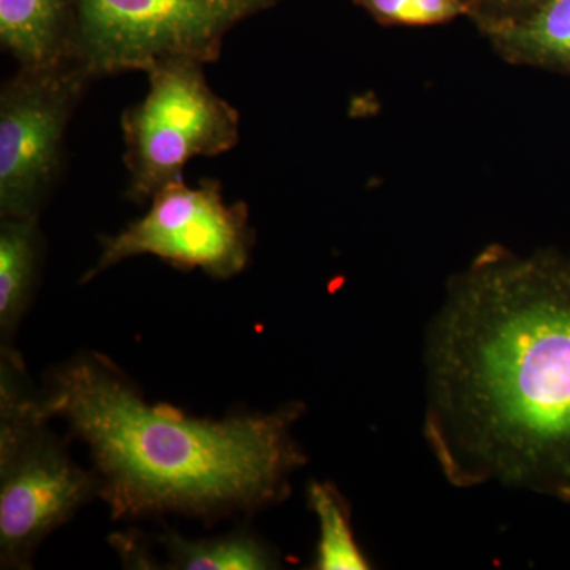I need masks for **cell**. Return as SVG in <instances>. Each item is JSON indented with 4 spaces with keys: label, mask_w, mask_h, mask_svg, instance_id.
<instances>
[{
    "label": "cell",
    "mask_w": 570,
    "mask_h": 570,
    "mask_svg": "<svg viewBox=\"0 0 570 570\" xmlns=\"http://www.w3.org/2000/svg\"><path fill=\"white\" fill-rule=\"evenodd\" d=\"M425 348V436L449 482L570 502V254L485 247Z\"/></svg>",
    "instance_id": "obj_1"
},
{
    "label": "cell",
    "mask_w": 570,
    "mask_h": 570,
    "mask_svg": "<svg viewBox=\"0 0 570 570\" xmlns=\"http://www.w3.org/2000/svg\"><path fill=\"white\" fill-rule=\"evenodd\" d=\"M88 445L97 494L116 520L179 513L214 519L279 501L305 463L292 434L298 403L269 414L187 417L151 406L102 355L56 367L37 397Z\"/></svg>",
    "instance_id": "obj_2"
},
{
    "label": "cell",
    "mask_w": 570,
    "mask_h": 570,
    "mask_svg": "<svg viewBox=\"0 0 570 570\" xmlns=\"http://www.w3.org/2000/svg\"><path fill=\"white\" fill-rule=\"evenodd\" d=\"M21 360L2 352L0 389V557L26 568L41 540L97 494L96 475L73 463L22 389Z\"/></svg>",
    "instance_id": "obj_3"
},
{
    "label": "cell",
    "mask_w": 570,
    "mask_h": 570,
    "mask_svg": "<svg viewBox=\"0 0 570 570\" xmlns=\"http://www.w3.org/2000/svg\"><path fill=\"white\" fill-rule=\"evenodd\" d=\"M250 0H77L69 56L89 77L148 71L170 59L216 61Z\"/></svg>",
    "instance_id": "obj_4"
},
{
    "label": "cell",
    "mask_w": 570,
    "mask_h": 570,
    "mask_svg": "<svg viewBox=\"0 0 570 570\" xmlns=\"http://www.w3.org/2000/svg\"><path fill=\"white\" fill-rule=\"evenodd\" d=\"M204 62L170 59L151 67L149 91L122 116L129 194L153 198L183 178L194 157L230 151L239 138V115L209 88Z\"/></svg>",
    "instance_id": "obj_5"
},
{
    "label": "cell",
    "mask_w": 570,
    "mask_h": 570,
    "mask_svg": "<svg viewBox=\"0 0 570 570\" xmlns=\"http://www.w3.org/2000/svg\"><path fill=\"white\" fill-rule=\"evenodd\" d=\"M149 212L102 242V254L85 281L137 255L163 258L181 269L232 277L249 262L253 232L245 204L228 205L220 184L190 187L183 178L153 195Z\"/></svg>",
    "instance_id": "obj_6"
},
{
    "label": "cell",
    "mask_w": 570,
    "mask_h": 570,
    "mask_svg": "<svg viewBox=\"0 0 570 570\" xmlns=\"http://www.w3.org/2000/svg\"><path fill=\"white\" fill-rule=\"evenodd\" d=\"M89 73L71 56L21 67L0 94V214L33 217L61 168L63 135Z\"/></svg>",
    "instance_id": "obj_7"
},
{
    "label": "cell",
    "mask_w": 570,
    "mask_h": 570,
    "mask_svg": "<svg viewBox=\"0 0 570 570\" xmlns=\"http://www.w3.org/2000/svg\"><path fill=\"white\" fill-rule=\"evenodd\" d=\"M480 28L504 61L570 75V0H543L521 17Z\"/></svg>",
    "instance_id": "obj_8"
},
{
    "label": "cell",
    "mask_w": 570,
    "mask_h": 570,
    "mask_svg": "<svg viewBox=\"0 0 570 570\" xmlns=\"http://www.w3.org/2000/svg\"><path fill=\"white\" fill-rule=\"evenodd\" d=\"M67 0H0V40L21 67H40L69 56Z\"/></svg>",
    "instance_id": "obj_9"
},
{
    "label": "cell",
    "mask_w": 570,
    "mask_h": 570,
    "mask_svg": "<svg viewBox=\"0 0 570 570\" xmlns=\"http://www.w3.org/2000/svg\"><path fill=\"white\" fill-rule=\"evenodd\" d=\"M40 234L37 216L2 217L0 224V330L10 336L29 302L39 272Z\"/></svg>",
    "instance_id": "obj_10"
},
{
    "label": "cell",
    "mask_w": 570,
    "mask_h": 570,
    "mask_svg": "<svg viewBox=\"0 0 570 570\" xmlns=\"http://www.w3.org/2000/svg\"><path fill=\"white\" fill-rule=\"evenodd\" d=\"M165 550L171 569L186 570H265L276 568L272 551L246 534L189 540L178 534L165 535Z\"/></svg>",
    "instance_id": "obj_11"
},
{
    "label": "cell",
    "mask_w": 570,
    "mask_h": 570,
    "mask_svg": "<svg viewBox=\"0 0 570 570\" xmlns=\"http://www.w3.org/2000/svg\"><path fill=\"white\" fill-rule=\"evenodd\" d=\"M307 501L316 513L321 531L316 569H370V562L356 546L351 527V509L340 491L328 483L314 482L307 489Z\"/></svg>",
    "instance_id": "obj_12"
},
{
    "label": "cell",
    "mask_w": 570,
    "mask_h": 570,
    "mask_svg": "<svg viewBox=\"0 0 570 570\" xmlns=\"http://www.w3.org/2000/svg\"><path fill=\"white\" fill-rule=\"evenodd\" d=\"M384 24L415 26L412 0H354Z\"/></svg>",
    "instance_id": "obj_13"
},
{
    "label": "cell",
    "mask_w": 570,
    "mask_h": 570,
    "mask_svg": "<svg viewBox=\"0 0 570 570\" xmlns=\"http://www.w3.org/2000/svg\"><path fill=\"white\" fill-rule=\"evenodd\" d=\"M415 11V26L439 24L466 13L463 0H412Z\"/></svg>",
    "instance_id": "obj_14"
},
{
    "label": "cell",
    "mask_w": 570,
    "mask_h": 570,
    "mask_svg": "<svg viewBox=\"0 0 570 570\" xmlns=\"http://www.w3.org/2000/svg\"><path fill=\"white\" fill-rule=\"evenodd\" d=\"M501 13L498 18L490 21L509 20V18L521 17V14L528 13L535 7L540 6L543 0H489ZM489 22V21H485ZM482 24V22H480Z\"/></svg>",
    "instance_id": "obj_15"
},
{
    "label": "cell",
    "mask_w": 570,
    "mask_h": 570,
    "mask_svg": "<svg viewBox=\"0 0 570 570\" xmlns=\"http://www.w3.org/2000/svg\"><path fill=\"white\" fill-rule=\"evenodd\" d=\"M250 2L257 3V6H262V3L269 2V0H250Z\"/></svg>",
    "instance_id": "obj_16"
},
{
    "label": "cell",
    "mask_w": 570,
    "mask_h": 570,
    "mask_svg": "<svg viewBox=\"0 0 570 570\" xmlns=\"http://www.w3.org/2000/svg\"><path fill=\"white\" fill-rule=\"evenodd\" d=\"M464 3H466V2H464Z\"/></svg>",
    "instance_id": "obj_17"
}]
</instances>
